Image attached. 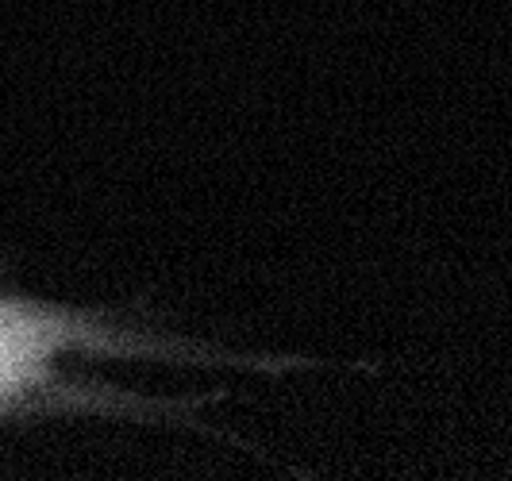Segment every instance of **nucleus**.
I'll use <instances>...</instances> for the list:
<instances>
[{
    "mask_svg": "<svg viewBox=\"0 0 512 481\" xmlns=\"http://www.w3.org/2000/svg\"><path fill=\"white\" fill-rule=\"evenodd\" d=\"M151 358L185 366H243L266 374H289L316 366L297 355H239L205 347L158 328H135L108 312H85L54 301L16 297L0 289V420L27 408H51L66 389L70 358Z\"/></svg>",
    "mask_w": 512,
    "mask_h": 481,
    "instance_id": "nucleus-1",
    "label": "nucleus"
}]
</instances>
